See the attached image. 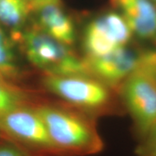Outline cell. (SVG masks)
I'll return each mask as SVG.
<instances>
[{"label":"cell","mask_w":156,"mask_h":156,"mask_svg":"<svg viewBox=\"0 0 156 156\" xmlns=\"http://www.w3.org/2000/svg\"><path fill=\"white\" fill-rule=\"evenodd\" d=\"M28 97L23 90L0 77V117L27 105Z\"/></svg>","instance_id":"7c38bea8"},{"label":"cell","mask_w":156,"mask_h":156,"mask_svg":"<svg viewBox=\"0 0 156 156\" xmlns=\"http://www.w3.org/2000/svg\"><path fill=\"white\" fill-rule=\"evenodd\" d=\"M132 32L116 12H109L90 22L84 33V48L87 58L105 56L126 47Z\"/></svg>","instance_id":"8992f818"},{"label":"cell","mask_w":156,"mask_h":156,"mask_svg":"<svg viewBox=\"0 0 156 156\" xmlns=\"http://www.w3.org/2000/svg\"><path fill=\"white\" fill-rule=\"evenodd\" d=\"M117 93L126 114L131 118L134 135L141 141L156 128V77L139 62Z\"/></svg>","instance_id":"3957f363"},{"label":"cell","mask_w":156,"mask_h":156,"mask_svg":"<svg viewBox=\"0 0 156 156\" xmlns=\"http://www.w3.org/2000/svg\"><path fill=\"white\" fill-rule=\"evenodd\" d=\"M0 156H28V154L18 146L5 144L0 146Z\"/></svg>","instance_id":"9a60e30c"},{"label":"cell","mask_w":156,"mask_h":156,"mask_svg":"<svg viewBox=\"0 0 156 156\" xmlns=\"http://www.w3.org/2000/svg\"><path fill=\"white\" fill-rule=\"evenodd\" d=\"M152 1H153V2H155L156 4V0H152Z\"/></svg>","instance_id":"ac0fdd59"},{"label":"cell","mask_w":156,"mask_h":156,"mask_svg":"<svg viewBox=\"0 0 156 156\" xmlns=\"http://www.w3.org/2000/svg\"><path fill=\"white\" fill-rule=\"evenodd\" d=\"M30 7L37 28L66 46L74 44L75 25L60 0H41L30 4Z\"/></svg>","instance_id":"ba28073f"},{"label":"cell","mask_w":156,"mask_h":156,"mask_svg":"<svg viewBox=\"0 0 156 156\" xmlns=\"http://www.w3.org/2000/svg\"><path fill=\"white\" fill-rule=\"evenodd\" d=\"M140 54L124 47L105 56L85 59L91 76L117 91L137 67Z\"/></svg>","instance_id":"52a82bcc"},{"label":"cell","mask_w":156,"mask_h":156,"mask_svg":"<svg viewBox=\"0 0 156 156\" xmlns=\"http://www.w3.org/2000/svg\"><path fill=\"white\" fill-rule=\"evenodd\" d=\"M0 77H1V76H0Z\"/></svg>","instance_id":"d6986e66"},{"label":"cell","mask_w":156,"mask_h":156,"mask_svg":"<svg viewBox=\"0 0 156 156\" xmlns=\"http://www.w3.org/2000/svg\"><path fill=\"white\" fill-rule=\"evenodd\" d=\"M140 62L151 69L156 77V50L148 51L140 54Z\"/></svg>","instance_id":"5bb4252c"},{"label":"cell","mask_w":156,"mask_h":156,"mask_svg":"<svg viewBox=\"0 0 156 156\" xmlns=\"http://www.w3.org/2000/svg\"><path fill=\"white\" fill-rule=\"evenodd\" d=\"M135 152L137 156H156V128L139 142Z\"/></svg>","instance_id":"4fadbf2b"},{"label":"cell","mask_w":156,"mask_h":156,"mask_svg":"<svg viewBox=\"0 0 156 156\" xmlns=\"http://www.w3.org/2000/svg\"><path fill=\"white\" fill-rule=\"evenodd\" d=\"M28 1L29 2V3H30V4H33V3L41 1V0H28Z\"/></svg>","instance_id":"2e32d148"},{"label":"cell","mask_w":156,"mask_h":156,"mask_svg":"<svg viewBox=\"0 0 156 156\" xmlns=\"http://www.w3.org/2000/svg\"><path fill=\"white\" fill-rule=\"evenodd\" d=\"M20 75L12 44L0 25V76L5 80L16 79Z\"/></svg>","instance_id":"8fae6325"},{"label":"cell","mask_w":156,"mask_h":156,"mask_svg":"<svg viewBox=\"0 0 156 156\" xmlns=\"http://www.w3.org/2000/svg\"><path fill=\"white\" fill-rule=\"evenodd\" d=\"M5 135H4V134L2 133L1 132H0V139H2V138H5Z\"/></svg>","instance_id":"e0dca14e"},{"label":"cell","mask_w":156,"mask_h":156,"mask_svg":"<svg viewBox=\"0 0 156 156\" xmlns=\"http://www.w3.org/2000/svg\"><path fill=\"white\" fill-rule=\"evenodd\" d=\"M35 108L62 156L91 155L103 150L104 142L98 129L96 118L67 104Z\"/></svg>","instance_id":"6da1fadb"},{"label":"cell","mask_w":156,"mask_h":156,"mask_svg":"<svg viewBox=\"0 0 156 156\" xmlns=\"http://www.w3.org/2000/svg\"><path fill=\"white\" fill-rule=\"evenodd\" d=\"M22 41L28 61L46 75L91 76L85 59L37 27L25 30Z\"/></svg>","instance_id":"277c9868"},{"label":"cell","mask_w":156,"mask_h":156,"mask_svg":"<svg viewBox=\"0 0 156 156\" xmlns=\"http://www.w3.org/2000/svg\"><path fill=\"white\" fill-rule=\"evenodd\" d=\"M132 34L145 40L156 39V4L152 0H111Z\"/></svg>","instance_id":"9c48e42d"},{"label":"cell","mask_w":156,"mask_h":156,"mask_svg":"<svg viewBox=\"0 0 156 156\" xmlns=\"http://www.w3.org/2000/svg\"><path fill=\"white\" fill-rule=\"evenodd\" d=\"M0 132L24 146L61 155L35 107L21 106L0 117Z\"/></svg>","instance_id":"5b68a950"},{"label":"cell","mask_w":156,"mask_h":156,"mask_svg":"<svg viewBox=\"0 0 156 156\" xmlns=\"http://www.w3.org/2000/svg\"><path fill=\"white\" fill-rule=\"evenodd\" d=\"M30 15L28 0H0V25L18 33Z\"/></svg>","instance_id":"30bf717a"},{"label":"cell","mask_w":156,"mask_h":156,"mask_svg":"<svg viewBox=\"0 0 156 156\" xmlns=\"http://www.w3.org/2000/svg\"><path fill=\"white\" fill-rule=\"evenodd\" d=\"M43 84L66 104L96 119L126 114L116 90L93 76L46 75Z\"/></svg>","instance_id":"7a4b0ae2"}]
</instances>
